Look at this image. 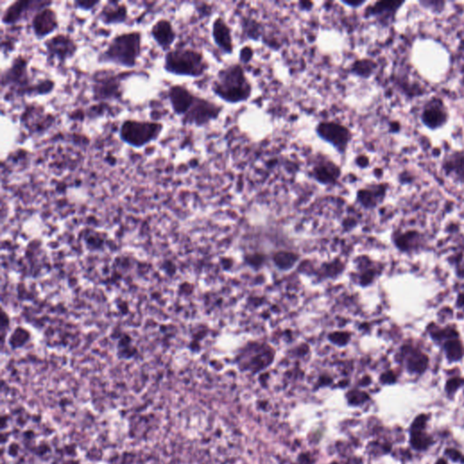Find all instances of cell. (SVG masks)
Returning a JSON list of instances; mask_svg holds the SVG:
<instances>
[{
	"instance_id": "6da1fadb",
	"label": "cell",
	"mask_w": 464,
	"mask_h": 464,
	"mask_svg": "<svg viewBox=\"0 0 464 464\" xmlns=\"http://www.w3.org/2000/svg\"><path fill=\"white\" fill-rule=\"evenodd\" d=\"M29 59L23 55L16 56L8 68L1 74L2 91L7 90V100L24 96H48L56 88V82L51 78L34 82L29 74Z\"/></svg>"
},
{
	"instance_id": "7a4b0ae2",
	"label": "cell",
	"mask_w": 464,
	"mask_h": 464,
	"mask_svg": "<svg viewBox=\"0 0 464 464\" xmlns=\"http://www.w3.org/2000/svg\"><path fill=\"white\" fill-rule=\"evenodd\" d=\"M211 91L223 102L238 104L250 99L253 86L243 65L233 63L218 70L211 84Z\"/></svg>"
},
{
	"instance_id": "3957f363",
	"label": "cell",
	"mask_w": 464,
	"mask_h": 464,
	"mask_svg": "<svg viewBox=\"0 0 464 464\" xmlns=\"http://www.w3.org/2000/svg\"><path fill=\"white\" fill-rule=\"evenodd\" d=\"M143 54V34L138 30L121 33L114 36L107 47L97 56L99 64H110L134 69Z\"/></svg>"
},
{
	"instance_id": "277c9868",
	"label": "cell",
	"mask_w": 464,
	"mask_h": 464,
	"mask_svg": "<svg viewBox=\"0 0 464 464\" xmlns=\"http://www.w3.org/2000/svg\"><path fill=\"white\" fill-rule=\"evenodd\" d=\"M209 68L210 64L204 54L195 48H172L164 55L163 69L170 75L200 78Z\"/></svg>"
},
{
	"instance_id": "5b68a950",
	"label": "cell",
	"mask_w": 464,
	"mask_h": 464,
	"mask_svg": "<svg viewBox=\"0 0 464 464\" xmlns=\"http://www.w3.org/2000/svg\"><path fill=\"white\" fill-rule=\"evenodd\" d=\"M135 72H115L99 70L91 77L93 99L96 103H109L122 101L123 96V81L129 78Z\"/></svg>"
},
{
	"instance_id": "8992f818",
	"label": "cell",
	"mask_w": 464,
	"mask_h": 464,
	"mask_svg": "<svg viewBox=\"0 0 464 464\" xmlns=\"http://www.w3.org/2000/svg\"><path fill=\"white\" fill-rule=\"evenodd\" d=\"M163 129L164 124L158 121L126 119L120 125L119 138L129 146L141 149L157 141Z\"/></svg>"
},
{
	"instance_id": "52a82bcc",
	"label": "cell",
	"mask_w": 464,
	"mask_h": 464,
	"mask_svg": "<svg viewBox=\"0 0 464 464\" xmlns=\"http://www.w3.org/2000/svg\"><path fill=\"white\" fill-rule=\"evenodd\" d=\"M315 132L319 139L329 144L344 157L347 153L350 143L353 141V132L348 126L335 120L319 121Z\"/></svg>"
},
{
	"instance_id": "ba28073f",
	"label": "cell",
	"mask_w": 464,
	"mask_h": 464,
	"mask_svg": "<svg viewBox=\"0 0 464 464\" xmlns=\"http://www.w3.org/2000/svg\"><path fill=\"white\" fill-rule=\"evenodd\" d=\"M223 112L222 105L203 96H197L190 110L182 117L181 123L184 126L205 127L217 121Z\"/></svg>"
},
{
	"instance_id": "9c48e42d",
	"label": "cell",
	"mask_w": 464,
	"mask_h": 464,
	"mask_svg": "<svg viewBox=\"0 0 464 464\" xmlns=\"http://www.w3.org/2000/svg\"><path fill=\"white\" fill-rule=\"evenodd\" d=\"M44 48L48 63L64 65L76 56L79 46L70 35L58 33L45 40Z\"/></svg>"
},
{
	"instance_id": "30bf717a",
	"label": "cell",
	"mask_w": 464,
	"mask_h": 464,
	"mask_svg": "<svg viewBox=\"0 0 464 464\" xmlns=\"http://www.w3.org/2000/svg\"><path fill=\"white\" fill-rule=\"evenodd\" d=\"M308 174L321 185L333 186L339 182L343 171L341 166L329 156L319 152L314 156Z\"/></svg>"
},
{
	"instance_id": "8fae6325",
	"label": "cell",
	"mask_w": 464,
	"mask_h": 464,
	"mask_svg": "<svg viewBox=\"0 0 464 464\" xmlns=\"http://www.w3.org/2000/svg\"><path fill=\"white\" fill-rule=\"evenodd\" d=\"M52 1L41 0H18L14 1L6 8L1 16L2 24L6 26H15L27 20L29 16L32 17L42 8L51 7Z\"/></svg>"
},
{
	"instance_id": "7c38bea8",
	"label": "cell",
	"mask_w": 464,
	"mask_h": 464,
	"mask_svg": "<svg viewBox=\"0 0 464 464\" xmlns=\"http://www.w3.org/2000/svg\"><path fill=\"white\" fill-rule=\"evenodd\" d=\"M56 116L38 104H28L20 116V123L32 135H43L56 123Z\"/></svg>"
},
{
	"instance_id": "4fadbf2b",
	"label": "cell",
	"mask_w": 464,
	"mask_h": 464,
	"mask_svg": "<svg viewBox=\"0 0 464 464\" xmlns=\"http://www.w3.org/2000/svg\"><path fill=\"white\" fill-rule=\"evenodd\" d=\"M59 28L57 13L51 7L42 8L31 17V29L37 40H43Z\"/></svg>"
},
{
	"instance_id": "5bb4252c",
	"label": "cell",
	"mask_w": 464,
	"mask_h": 464,
	"mask_svg": "<svg viewBox=\"0 0 464 464\" xmlns=\"http://www.w3.org/2000/svg\"><path fill=\"white\" fill-rule=\"evenodd\" d=\"M449 120V113L444 101L432 98L425 103L421 114V121L426 127L434 131L444 127Z\"/></svg>"
},
{
	"instance_id": "9a60e30c",
	"label": "cell",
	"mask_w": 464,
	"mask_h": 464,
	"mask_svg": "<svg viewBox=\"0 0 464 464\" xmlns=\"http://www.w3.org/2000/svg\"><path fill=\"white\" fill-rule=\"evenodd\" d=\"M198 95L194 94L191 89L184 84L175 83L171 84L167 90V97L171 104L173 114L180 117H183L190 110Z\"/></svg>"
},
{
	"instance_id": "2e32d148",
	"label": "cell",
	"mask_w": 464,
	"mask_h": 464,
	"mask_svg": "<svg viewBox=\"0 0 464 464\" xmlns=\"http://www.w3.org/2000/svg\"><path fill=\"white\" fill-rule=\"evenodd\" d=\"M405 1H377L365 8V18H374L382 27H388L394 22L395 16Z\"/></svg>"
},
{
	"instance_id": "e0dca14e",
	"label": "cell",
	"mask_w": 464,
	"mask_h": 464,
	"mask_svg": "<svg viewBox=\"0 0 464 464\" xmlns=\"http://www.w3.org/2000/svg\"><path fill=\"white\" fill-rule=\"evenodd\" d=\"M211 37L215 46L225 55L234 53L235 45L232 28L223 16H217L211 25Z\"/></svg>"
},
{
	"instance_id": "ac0fdd59",
	"label": "cell",
	"mask_w": 464,
	"mask_h": 464,
	"mask_svg": "<svg viewBox=\"0 0 464 464\" xmlns=\"http://www.w3.org/2000/svg\"><path fill=\"white\" fill-rule=\"evenodd\" d=\"M97 18L105 26L123 25L130 20L127 5L117 0H110L103 5Z\"/></svg>"
},
{
	"instance_id": "d6986e66",
	"label": "cell",
	"mask_w": 464,
	"mask_h": 464,
	"mask_svg": "<svg viewBox=\"0 0 464 464\" xmlns=\"http://www.w3.org/2000/svg\"><path fill=\"white\" fill-rule=\"evenodd\" d=\"M151 38L163 52L170 51L177 39V33L171 21L168 18H160L151 28Z\"/></svg>"
},
{
	"instance_id": "ffe728a7",
	"label": "cell",
	"mask_w": 464,
	"mask_h": 464,
	"mask_svg": "<svg viewBox=\"0 0 464 464\" xmlns=\"http://www.w3.org/2000/svg\"><path fill=\"white\" fill-rule=\"evenodd\" d=\"M387 189V183H377L362 188L357 191V202L365 208H373L384 200Z\"/></svg>"
},
{
	"instance_id": "44dd1931",
	"label": "cell",
	"mask_w": 464,
	"mask_h": 464,
	"mask_svg": "<svg viewBox=\"0 0 464 464\" xmlns=\"http://www.w3.org/2000/svg\"><path fill=\"white\" fill-rule=\"evenodd\" d=\"M445 175L464 184V151H452L441 164Z\"/></svg>"
},
{
	"instance_id": "7402d4cb",
	"label": "cell",
	"mask_w": 464,
	"mask_h": 464,
	"mask_svg": "<svg viewBox=\"0 0 464 464\" xmlns=\"http://www.w3.org/2000/svg\"><path fill=\"white\" fill-rule=\"evenodd\" d=\"M377 68L378 64L374 60L369 57H364L355 60L349 65L348 73L350 75L359 77L361 79L367 80L373 76Z\"/></svg>"
},
{
	"instance_id": "603a6c76",
	"label": "cell",
	"mask_w": 464,
	"mask_h": 464,
	"mask_svg": "<svg viewBox=\"0 0 464 464\" xmlns=\"http://www.w3.org/2000/svg\"><path fill=\"white\" fill-rule=\"evenodd\" d=\"M242 29L244 35L250 40L258 41L263 37V28L257 20L244 17L242 20Z\"/></svg>"
},
{
	"instance_id": "cb8c5ba5",
	"label": "cell",
	"mask_w": 464,
	"mask_h": 464,
	"mask_svg": "<svg viewBox=\"0 0 464 464\" xmlns=\"http://www.w3.org/2000/svg\"><path fill=\"white\" fill-rule=\"evenodd\" d=\"M297 260H298L297 255L285 251L278 252L274 257V261L277 264V266L282 270H290V268L294 266Z\"/></svg>"
},
{
	"instance_id": "d4e9b609",
	"label": "cell",
	"mask_w": 464,
	"mask_h": 464,
	"mask_svg": "<svg viewBox=\"0 0 464 464\" xmlns=\"http://www.w3.org/2000/svg\"><path fill=\"white\" fill-rule=\"evenodd\" d=\"M431 440L427 435H425L423 431H412L411 433V444L416 450H425L428 447Z\"/></svg>"
},
{
	"instance_id": "484cf974",
	"label": "cell",
	"mask_w": 464,
	"mask_h": 464,
	"mask_svg": "<svg viewBox=\"0 0 464 464\" xmlns=\"http://www.w3.org/2000/svg\"><path fill=\"white\" fill-rule=\"evenodd\" d=\"M254 57V49L250 46H245L239 50L238 53V60L239 64H250L251 60Z\"/></svg>"
},
{
	"instance_id": "4316f807",
	"label": "cell",
	"mask_w": 464,
	"mask_h": 464,
	"mask_svg": "<svg viewBox=\"0 0 464 464\" xmlns=\"http://www.w3.org/2000/svg\"><path fill=\"white\" fill-rule=\"evenodd\" d=\"M101 4H102L101 1H79V0H76V1L73 2V7L76 9L81 10V11L90 12V11H93L96 7H98Z\"/></svg>"
},
{
	"instance_id": "83f0119b",
	"label": "cell",
	"mask_w": 464,
	"mask_h": 464,
	"mask_svg": "<svg viewBox=\"0 0 464 464\" xmlns=\"http://www.w3.org/2000/svg\"><path fill=\"white\" fill-rule=\"evenodd\" d=\"M426 365H427V358L426 357H414V358H412L410 361H409L408 367L411 371H413V372H418V373H421L423 371H425V368H426Z\"/></svg>"
},
{
	"instance_id": "f1b7e54d",
	"label": "cell",
	"mask_w": 464,
	"mask_h": 464,
	"mask_svg": "<svg viewBox=\"0 0 464 464\" xmlns=\"http://www.w3.org/2000/svg\"><path fill=\"white\" fill-rule=\"evenodd\" d=\"M331 341L338 345H345L349 341L350 336L345 332H336L329 336Z\"/></svg>"
},
{
	"instance_id": "f546056e",
	"label": "cell",
	"mask_w": 464,
	"mask_h": 464,
	"mask_svg": "<svg viewBox=\"0 0 464 464\" xmlns=\"http://www.w3.org/2000/svg\"><path fill=\"white\" fill-rule=\"evenodd\" d=\"M427 422V416L422 414L417 417L412 425V431H423L425 429V425Z\"/></svg>"
},
{
	"instance_id": "4dcf8cb0",
	"label": "cell",
	"mask_w": 464,
	"mask_h": 464,
	"mask_svg": "<svg viewBox=\"0 0 464 464\" xmlns=\"http://www.w3.org/2000/svg\"><path fill=\"white\" fill-rule=\"evenodd\" d=\"M355 164L357 165L359 169H365L368 168L370 165V159L368 156L365 154L357 155L355 158Z\"/></svg>"
},
{
	"instance_id": "1f68e13d",
	"label": "cell",
	"mask_w": 464,
	"mask_h": 464,
	"mask_svg": "<svg viewBox=\"0 0 464 464\" xmlns=\"http://www.w3.org/2000/svg\"><path fill=\"white\" fill-rule=\"evenodd\" d=\"M461 384H462V381H461L460 379L453 378V379H451V380L447 383V385H446V390H447L448 393H453L454 391H456L457 389L460 387Z\"/></svg>"
},
{
	"instance_id": "d6a6232c",
	"label": "cell",
	"mask_w": 464,
	"mask_h": 464,
	"mask_svg": "<svg viewBox=\"0 0 464 464\" xmlns=\"http://www.w3.org/2000/svg\"><path fill=\"white\" fill-rule=\"evenodd\" d=\"M340 3L344 5L345 7H348L350 8H359L363 7L364 5L366 4L365 0H357V1H347V0H341Z\"/></svg>"
},
{
	"instance_id": "836d02e7",
	"label": "cell",
	"mask_w": 464,
	"mask_h": 464,
	"mask_svg": "<svg viewBox=\"0 0 464 464\" xmlns=\"http://www.w3.org/2000/svg\"><path fill=\"white\" fill-rule=\"evenodd\" d=\"M351 394H352V396L350 397V402L352 404H361V403L365 402L368 398L367 394H365L364 393H359V392L351 393Z\"/></svg>"
},
{
	"instance_id": "e575fe53",
	"label": "cell",
	"mask_w": 464,
	"mask_h": 464,
	"mask_svg": "<svg viewBox=\"0 0 464 464\" xmlns=\"http://www.w3.org/2000/svg\"><path fill=\"white\" fill-rule=\"evenodd\" d=\"M315 3L312 1H299L298 3V8L303 12H310L314 8Z\"/></svg>"
},
{
	"instance_id": "d590c367",
	"label": "cell",
	"mask_w": 464,
	"mask_h": 464,
	"mask_svg": "<svg viewBox=\"0 0 464 464\" xmlns=\"http://www.w3.org/2000/svg\"><path fill=\"white\" fill-rule=\"evenodd\" d=\"M446 454L454 461H460V460H462L461 454L457 450H454V449H448L446 451Z\"/></svg>"
},
{
	"instance_id": "8d00e7d4",
	"label": "cell",
	"mask_w": 464,
	"mask_h": 464,
	"mask_svg": "<svg viewBox=\"0 0 464 464\" xmlns=\"http://www.w3.org/2000/svg\"><path fill=\"white\" fill-rule=\"evenodd\" d=\"M381 380L385 384H392L393 382H395V377L392 372H388L382 375Z\"/></svg>"
},
{
	"instance_id": "74e56055",
	"label": "cell",
	"mask_w": 464,
	"mask_h": 464,
	"mask_svg": "<svg viewBox=\"0 0 464 464\" xmlns=\"http://www.w3.org/2000/svg\"><path fill=\"white\" fill-rule=\"evenodd\" d=\"M400 123L398 122H392L389 123V131L391 132H398L400 131Z\"/></svg>"
},
{
	"instance_id": "f35d334b",
	"label": "cell",
	"mask_w": 464,
	"mask_h": 464,
	"mask_svg": "<svg viewBox=\"0 0 464 464\" xmlns=\"http://www.w3.org/2000/svg\"><path fill=\"white\" fill-rule=\"evenodd\" d=\"M436 464H447V463H446V461H445V460H443V459H440V460H438V461H437Z\"/></svg>"
}]
</instances>
